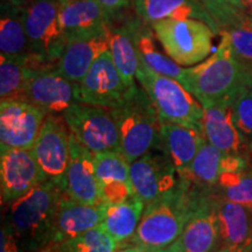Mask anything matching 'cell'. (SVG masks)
<instances>
[{"label": "cell", "mask_w": 252, "mask_h": 252, "mask_svg": "<svg viewBox=\"0 0 252 252\" xmlns=\"http://www.w3.org/2000/svg\"><path fill=\"white\" fill-rule=\"evenodd\" d=\"M201 189L187 182L175 193L145 206L135 234L130 241L150 251L169 247L180 238L193 213Z\"/></svg>", "instance_id": "obj_3"}, {"label": "cell", "mask_w": 252, "mask_h": 252, "mask_svg": "<svg viewBox=\"0 0 252 252\" xmlns=\"http://www.w3.org/2000/svg\"><path fill=\"white\" fill-rule=\"evenodd\" d=\"M109 50L111 53L112 61L126 86H134V77L140 61L130 25L118 28L110 27Z\"/></svg>", "instance_id": "obj_27"}, {"label": "cell", "mask_w": 252, "mask_h": 252, "mask_svg": "<svg viewBox=\"0 0 252 252\" xmlns=\"http://www.w3.org/2000/svg\"><path fill=\"white\" fill-rule=\"evenodd\" d=\"M112 17L94 0H68L60 6V23L70 41L108 32Z\"/></svg>", "instance_id": "obj_18"}, {"label": "cell", "mask_w": 252, "mask_h": 252, "mask_svg": "<svg viewBox=\"0 0 252 252\" xmlns=\"http://www.w3.org/2000/svg\"><path fill=\"white\" fill-rule=\"evenodd\" d=\"M242 8L247 13L249 17L252 19V0H243V5H242Z\"/></svg>", "instance_id": "obj_42"}, {"label": "cell", "mask_w": 252, "mask_h": 252, "mask_svg": "<svg viewBox=\"0 0 252 252\" xmlns=\"http://www.w3.org/2000/svg\"><path fill=\"white\" fill-rule=\"evenodd\" d=\"M210 193L252 209V169L223 172Z\"/></svg>", "instance_id": "obj_31"}, {"label": "cell", "mask_w": 252, "mask_h": 252, "mask_svg": "<svg viewBox=\"0 0 252 252\" xmlns=\"http://www.w3.org/2000/svg\"><path fill=\"white\" fill-rule=\"evenodd\" d=\"M145 203L138 197H128L117 204H106L100 226L119 245L130 241L143 216Z\"/></svg>", "instance_id": "obj_26"}, {"label": "cell", "mask_w": 252, "mask_h": 252, "mask_svg": "<svg viewBox=\"0 0 252 252\" xmlns=\"http://www.w3.org/2000/svg\"><path fill=\"white\" fill-rule=\"evenodd\" d=\"M206 141L202 131L172 123H161L159 150L165 153L180 176L188 171Z\"/></svg>", "instance_id": "obj_23"}, {"label": "cell", "mask_w": 252, "mask_h": 252, "mask_svg": "<svg viewBox=\"0 0 252 252\" xmlns=\"http://www.w3.org/2000/svg\"><path fill=\"white\" fill-rule=\"evenodd\" d=\"M212 196L219 224L220 249L241 248L252 244L251 208L230 202L214 194Z\"/></svg>", "instance_id": "obj_22"}, {"label": "cell", "mask_w": 252, "mask_h": 252, "mask_svg": "<svg viewBox=\"0 0 252 252\" xmlns=\"http://www.w3.org/2000/svg\"><path fill=\"white\" fill-rule=\"evenodd\" d=\"M72 137L93 153L121 151L119 131L111 109L75 103L63 112Z\"/></svg>", "instance_id": "obj_8"}, {"label": "cell", "mask_w": 252, "mask_h": 252, "mask_svg": "<svg viewBox=\"0 0 252 252\" xmlns=\"http://www.w3.org/2000/svg\"><path fill=\"white\" fill-rule=\"evenodd\" d=\"M65 193L68 197L86 204L102 202V189L94 166V153L70 133V159L65 173Z\"/></svg>", "instance_id": "obj_17"}, {"label": "cell", "mask_w": 252, "mask_h": 252, "mask_svg": "<svg viewBox=\"0 0 252 252\" xmlns=\"http://www.w3.org/2000/svg\"><path fill=\"white\" fill-rule=\"evenodd\" d=\"M46 180L32 150L1 147L0 185L2 204L14 202Z\"/></svg>", "instance_id": "obj_14"}, {"label": "cell", "mask_w": 252, "mask_h": 252, "mask_svg": "<svg viewBox=\"0 0 252 252\" xmlns=\"http://www.w3.org/2000/svg\"><path fill=\"white\" fill-rule=\"evenodd\" d=\"M47 113L26 100L0 103V145L6 149L32 150Z\"/></svg>", "instance_id": "obj_13"}, {"label": "cell", "mask_w": 252, "mask_h": 252, "mask_svg": "<svg viewBox=\"0 0 252 252\" xmlns=\"http://www.w3.org/2000/svg\"><path fill=\"white\" fill-rule=\"evenodd\" d=\"M28 65L26 58L0 56V97L1 100H26Z\"/></svg>", "instance_id": "obj_30"}, {"label": "cell", "mask_w": 252, "mask_h": 252, "mask_svg": "<svg viewBox=\"0 0 252 252\" xmlns=\"http://www.w3.org/2000/svg\"><path fill=\"white\" fill-rule=\"evenodd\" d=\"M135 78L156 106L160 123L203 132V106L180 82L162 76L140 63Z\"/></svg>", "instance_id": "obj_5"}, {"label": "cell", "mask_w": 252, "mask_h": 252, "mask_svg": "<svg viewBox=\"0 0 252 252\" xmlns=\"http://www.w3.org/2000/svg\"><path fill=\"white\" fill-rule=\"evenodd\" d=\"M249 168H251L250 158L225 154L206 141L181 179L190 187L210 190L223 172L244 171Z\"/></svg>", "instance_id": "obj_16"}, {"label": "cell", "mask_w": 252, "mask_h": 252, "mask_svg": "<svg viewBox=\"0 0 252 252\" xmlns=\"http://www.w3.org/2000/svg\"><path fill=\"white\" fill-rule=\"evenodd\" d=\"M133 195L146 204L175 193L186 185L161 150L157 149L131 162Z\"/></svg>", "instance_id": "obj_9"}, {"label": "cell", "mask_w": 252, "mask_h": 252, "mask_svg": "<svg viewBox=\"0 0 252 252\" xmlns=\"http://www.w3.org/2000/svg\"><path fill=\"white\" fill-rule=\"evenodd\" d=\"M97 4H99L105 9L108 13L111 15L112 19L116 14L127 8L131 4V0H94Z\"/></svg>", "instance_id": "obj_36"}, {"label": "cell", "mask_w": 252, "mask_h": 252, "mask_svg": "<svg viewBox=\"0 0 252 252\" xmlns=\"http://www.w3.org/2000/svg\"><path fill=\"white\" fill-rule=\"evenodd\" d=\"M116 252H151L149 249L141 247V245H132V247H127L122 249V250H117Z\"/></svg>", "instance_id": "obj_41"}, {"label": "cell", "mask_w": 252, "mask_h": 252, "mask_svg": "<svg viewBox=\"0 0 252 252\" xmlns=\"http://www.w3.org/2000/svg\"><path fill=\"white\" fill-rule=\"evenodd\" d=\"M109 31L68 41L58 62L63 76L75 84L81 82L93 63L109 50Z\"/></svg>", "instance_id": "obj_21"}, {"label": "cell", "mask_w": 252, "mask_h": 252, "mask_svg": "<svg viewBox=\"0 0 252 252\" xmlns=\"http://www.w3.org/2000/svg\"><path fill=\"white\" fill-rule=\"evenodd\" d=\"M228 34L234 54L247 71L252 70V19L245 14L223 31Z\"/></svg>", "instance_id": "obj_33"}, {"label": "cell", "mask_w": 252, "mask_h": 252, "mask_svg": "<svg viewBox=\"0 0 252 252\" xmlns=\"http://www.w3.org/2000/svg\"><path fill=\"white\" fill-rule=\"evenodd\" d=\"M232 119L252 158V89L244 87L231 105Z\"/></svg>", "instance_id": "obj_34"}, {"label": "cell", "mask_w": 252, "mask_h": 252, "mask_svg": "<svg viewBox=\"0 0 252 252\" xmlns=\"http://www.w3.org/2000/svg\"><path fill=\"white\" fill-rule=\"evenodd\" d=\"M157 39L173 61L193 67L209 58L215 31L198 19H165L151 25Z\"/></svg>", "instance_id": "obj_7"}, {"label": "cell", "mask_w": 252, "mask_h": 252, "mask_svg": "<svg viewBox=\"0 0 252 252\" xmlns=\"http://www.w3.org/2000/svg\"><path fill=\"white\" fill-rule=\"evenodd\" d=\"M245 83L247 70L235 56L228 34L222 32L215 53L187 68L184 87L206 108L232 104L239 91L247 87Z\"/></svg>", "instance_id": "obj_2"}, {"label": "cell", "mask_w": 252, "mask_h": 252, "mask_svg": "<svg viewBox=\"0 0 252 252\" xmlns=\"http://www.w3.org/2000/svg\"><path fill=\"white\" fill-rule=\"evenodd\" d=\"M182 252H217L220 232L210 190H201L195 208L178 239Z\"/></svg>", "instance_id": "obj_15"}, {"label": "cell", "mask_w": 252, "mask_h": 252, "mask_svg": "<svg viewBox=\"0 0 252 252\" xmlns=\"http://www.w3.org/2000/svg\"><path fill=\"white\" fill-rule=\"evenodd\" d=\"M121 138V151L128 162L160 149V123L158 111L140 84L128 89L118 106L111 109Z\"/></svg>", "instance_id": "obj_4"}, {"label": "cell", "mask_w": 252, "mask_h": 252, "mask_svg": "<svg viewBox=\"0 0 252 252\" xmlns=\"http://www.w3.org/2000/svg\"><path fill=\"white\" fill-rule=\"evenodd\" d=\"M247 87L252 89V70L247 71Z\"/></svg>", "instance_id": "obj_44"}, {"label": "cell", "mask_w": 252, "mask_h": 252, "mask_svg": "<svg viewBox=\"0 0 252 252\" xmlns=\"http://www.w3.org/2000/svg\"><path fill=\"white\" fill-rule=\"evenodd\" d=\"M141 20L153 25L165 19H198L220 34L216 24L197 0H131Z\"/></svg>", "instance_id": "obj_24"}, {"label": "cell", "mask_w": 252, "mask_h": 252, "mask_svg": "<svg viewBox=\"0 0 252 252\" xmlns=\"http://www.w3.org/2000/svg\"><path fill=\"white\" fill-rule=\"evenodd\" d=\"M94 166L100 187L110 184L131 185V162L118 151L94 153Z\"/></svg>", "instance_id": "obj_32"}, {"label": "cell", "mask_w": 252, "mask_h": 252, "mask_svg": "<svg viewBox=\"0 0 252 252\" xmlns=\"http://www.w3.org/2000/svg\"><path fill=\"white\" fill-rule=\"evenodd\" d=\"M1 252H20L14 235L6 226L1 229Z\"/></svg>", "instance_id": "obj_37"}, {"label": "cell", "mask_w": 252, "mask_h": 252, "mask_svg": "<svg viewBox=\"0 0 252 252\" xmlns=\"http://www.w3.org/2000/svg\"><path fill=\"white\" fill-rule=\"evenodd\" d=\"M128 25H130L132 35H133L140 63H143L157 74L171 77L185 86L187 68L178 64L168 55H163L157 48L156 43H154L153 33L149 28H144L135 21H132Z\"/></svg>", "instance_id": "obj_25"}, {"label": "cell", "mask_w": 252, "mask_h": 252, "mask_svg": "<svg viewBox=\"0 0 252 252\" xmlns=\"http://www.w3.org/2000/svg\"><path fill=\"white\" fill-rule=\"evenodd\" d=\"M0 49L1 55L9 58L31 56V47L25 30L21 9L1 11L0 19Z\"/></svg>", "instance_id": "obj_28"}, {"label": "cell", "mask_w": 252, "mask_h": 252, "mask_svg": "<svg viewBox=\"0 0 252 252\" xmlns=\"http://www.w3.org/2000/svg\"><path fill=\"white\" fill-rule=\"evenodd\" d=\"M251 169H252V161H251Z\"/></svg>", "instance_id": "obj_46"}, {"label": "cell", "mask_w": 252, "mask_h": 252, "mask_svg": "<svg viewBox=\"0 0 252 252\" xmlns=\"http://www.w3.org/2000/svg\"><path fill=\"white\" fill-rule=\"evenodd\" d=\"M32 152L47 180L65 184L70 159V131L64 119L56 115H47Z\"/></svg>", "instance_id": "obj_12"}, {"label": "cell", "mask_w": 252, "mask_h": 252, "mask_svg": "<svg viewBox=\"0 0 252 252\" xmlns=\"http://www.w3.org/2000/svg\"><path fill=\"white\" fill-rule=\"evenodd\" d=\"M119 244L98 225L77 237L49 243L37 252H116Z\"/></svg>", "instance_id": "obj_29"}, {"label": "cell", "mask_w": 252, "mask_h": 252, "mask_svg": "<svg viewBox=\"0 0 252 252\" xmlns=\"http://www.w3.org/2000/svg\"><path fill=\"white\" fill-rule=\"evenodd\" d=\"M225 1L229 2V4L236 6V7L243 9V8H242V5H243V0H225Z\"/></svg>", "instance_id": "obj_43"}, {"label": "cell", "mask_w": 252, "mask_h": 252, "mask_svg": "<svg viewBox=\"0 0 252 252\" xmlns=\"http://www.w3.org/2000/svg\"><path fill=\"white\" fill-rule=\"evenodd\" d=\"M28 65V64H27ZM26 102L47 115H63L76 99V84L67 80L56 64L28 65Z\"/></svg>", "instance_id": "obj_10"}, {"label": "cell", "mask_w": 252, "mask_h": 252, "mask_svg": "<svg viewBox=\"0 0 252 252\" xmlns=\"http://www.w3.org/2000/svg\"><path fill=\"white\" fill-rule=\"evenodd\" d=\"M65 196L64 182L46 180L11 203L4 226L14 235L20 252H37L49 244L56 210Z\"/></svg>", "instance_id": "obj_1"}, {"label": "cell", "mask_w": 252, "mask_h": 252, "mask_svg": "<svg viewBox=\"0 0 252 252\" xmlns=\"http://www.w3.org/2000/svg\"><path fill=\"white\" fill-rule=\"evenodd\" d=\"M63 1H68V0H61V2H63Z\"/></svg>", "instance_id": "obj_45"}, {"label": "cell", "mask_w": 252, "mask_h": 252, "mask_svg": "<svg viewBox=\"0 0 252 252\" xmlns=\"http://www.w3.org/2000/svg\"><path fill=\"white\" fill-rule=\"evenodd\" d=\"M217 252H252V244L241 248H223Z\"/></svg>", "instance_id": "obj_39"}, {"label": "cell", "mask_w": 252, "mask_h": 252, "mask_svg": "<svg viewBox=\"0 0 252 252\" xmlns=\"http://www.w3.org/2000/svg\"><path fill=\"white\" fill-rule=\"evenodd\" d=\"M61 0H25L21 7L31 56L41 64H56L67 45L60 23Z\"/></svg>", "instance_id": "obj_6"}, {"label": "cell", "mask_w": 252, "mask_h": 252, "mask_svg": "<svg viewBox=\"0 0 252 252\" xmlns=\"http://www.w3.org/2000/svg\"><path fill=\"white\" fill-rule=\"evenodd\" d=\"M25 0H1V11L8 9H21Z\"/></svg>", "instance_id": "obj_38"}, {"label": "cell", "mask_w": 252, "mask_h": 252, "mask_svg": "<svg viewBox=\"0 0 252 252\" xmlns=\"http://www.w3.org/2000/svg\"><path fill=\"white\" fill-rule=\"evenodd\" d=\"M232 104L203 108V134L207 143L225 154L250 158L251 154L236 128L231 112Z\"/></svg>", "instance_id": "obj_20"}, {"label": "cell", "mask_w": 252, "mask_h": 252, "mask_svg": "<svg viewBox=\"0 0 252 252\" xmlns=\"http://www.w3.org/2000/svg\"><path fill=\"white\" fill-rule=\"evenodd\" d=\"M197 1L216 24L220 34L237 23L245 14L243 9L229 4L225 0H197Z\"/></svg>", "instance_id": "obj_35"}, {"label": "cell", "mask_w": 252, "mask_h": 252, "mask_svg": "<svg viewBox=\"0 0 252 252\" xmlns=\"http://www.w3.org/2000/svg\"><path fill=\"white\" fill-rule=\"evenodd\" d=\"M151 252H182L180 245H179L178 241L169 245V247L163 248V249H158V250H153Z\"/></svg>", "instance_id": "obj_40"}, {"label": "cell", "mask_w": 252, "mask_h": 252, "mask_svg": "<svg viewBox=\"0 0 252 252\" xmlns=\"http://www.w3.org/2000/svg\"><path fill=\"white\" fill-rule=\"evenodd\" d=\"M105 203L86 204L65 196L60 203L52 224L49 243L77 237L102 223Z\"/></svg>", "instance_id": "obj_19"}, {"label": "cell", "mask_w": 252, "mask_h": 252, "mask_svg": "<svg viewBox=\"0 0 252 252\" xmlns=\"http://www.w3.org/2000/svg\"><path fill=\"white\" fill-rule=\"evenodd\" d=\"M130 88L123 81L110 50H106L76 84V99L78 103L113 109L123 102Z\"/></svg>", "instance_id": "obj_11"}]
</instances>
